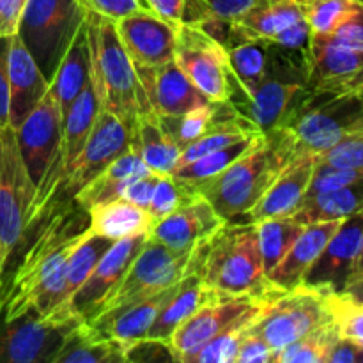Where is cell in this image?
Wrapping results in <instances>:
<instances>
[{
	"label": "cell",
	"mask_w": 363,
	"mask_h": 363,
	"mask_svg": "<svg viewBox=\"0 0 363 363\" xmlns=\"http://www.w3.org/2000/svg\"><path fill=\"white\" fill-rule=\"evenodd\" d=\"M284 126L293 131L298 152L321 155L344 135L363 130V89L307 92Z\"/></svg>",
	"instance_id": "8992f818"
},
{
	"label": "cell",
	"mask_w": 363,
	"mask_h": 363,
	"mask_svg": "<svg viewBox=\"0 0 363 363\" xmlns=\"http://www.w3.org/2000/svg\"><path fill=\"white\" fill-rule=\"evenodd\" d=\"M307 53L293 52L272 43L264 78L248 94L234 89L229 99L234 110L262 133L284 126L308 92Z\"/></svg>",
	"instance_id": "5b68a950"
},
{
	"label": "cell",
	"mask_w": 363,
	"mask_h": 363,
	"mask_svg": "<svg viewBox=\"0 0 363 363\" xmlns=\"http://www.w3.org/2000/svg\"><path fill=\"white\" fill-rule=\"evenodd\" d=\"M84 321L69 308L0 319V363H53L67 333Z\"/></svg>",
	"instance_id": "7c38bea8"
},
{
	"label": "cell",
	"mask_w": 363,
	"mask_h": 363,
	"mask_svg": "<svg viewBox=\"0 0 363 363\" xmlns=\"http://www.w3.org/2000/svg\"><path fill=\"white\" fill-rule=\"evenodd\" d=\"M308 92L363 89V52L344 48L326 35L312 34L307 53Z\"/></svg>",
	"instance_id": "ac0fdd59"
},
{
	"label": "cell",
	"mask_w": 363,
	"mask_h": 363,
	"mask_svg": "<svg viewBox=\"0 0 363 363\" xmlns=\"http://www.w3.org/2000/svg\"><path fill=\"white\" fill-rule=\"evenodd\" d=\"M362 248L363 209L342 220L314 264L308 268L303 284L339 294L357 273Z\"/></svg>",
	"instance_id": "2e32d148"
},
{
	"label": "cell",
	"mask_w": 363,
	"mask_h": 363,
	"mask_svg": "<svg viewBox=\"0 0 363 363\" xmlns=\"http://www.w3.org/2000/svg\"><path fill=\"white\" fill-rule=\"evenodd\" d=\"M91 53V82L103 110L133 126L144 110V94L137 67L128 55L116 21L87 9L85 16Z\"/></svg>",
	"instance_id": "277c9868"
},
{
	"label": "cell",
	"mask_w": 363,
	"mask_h": 363,
	"mask_svg": "<svg viewBox=\"0 0 363 363\" xmlns=\"http://www.w3.org/2000/svg\"><path fill=\"white\" fill-rule=\"evenodd\" d=\"M206 243V241H204ZM204 243L199 247L197 261L191 266L190 272L184 275V279L181 280L179 286H177L176 293L169 298L163 308L160 311L158 318L152 323L151 330H149L147 337L149 339L156 340H165L169 342L170 337H172L174 330L179 325H183L190 315H194L195 312L201 307H204L208 301H211L213 298L218 296L213 291L208 289L204 282H202L201 275V261H202V248Z\"/></svg>",
	"instance_id": "484cf974"
},
{
	"label": "cell",
	"mask_w": 363,
	"mask_h": 363,
	"mask_svg": "<svg viewBox=\"0 0 363 363\" xmlns=\"http://www.w3.org/2000/svg\"><path fill=\"white\" fill-rule=\"evenodd\" d=\"M315 169V155L300 152L280 172L272 186L262 194L247 213L248 222H261L277 216H293L307 197L312 174Z\"/></svg>",
	"instance_id": "7402d4cb"
},
{
	"label": "cell",
	"mask_w": 363,
	"mask_h": 363,
	"mask_svg": "<svg viewBox=\"0 0 363 363\" xmlns=\"http://www.w3.org/2000/svg\"><path fill=\"white\" fill-rule=\"evenodd\" d=\"M280 293L282 291L266 296H215L174 330L169 344L176 362L188 363L206 342L218 335L240 315L255 305L269 301Z\"/></svg>",
	"instance_id": "9a60e30c"
},
{
	"label": "cell",
	"mask_w": 363,
	"mask_h": 363,
	"mask_svg": "<svg viewBox=\"0 0 363 363\" xmlns=\"http://www.w3.org/2000/svg\"><path fill=\"white\" fill-rule=\"evenodd\" d=\"M158 177H160L158 174H155V172H147V174H144V176L133 177V179L128 183L123 199L133 202V204L138 206V208L147 209Z\"/></svg>",
	"instance_id": "681fc988"
},
{
	"label": "cell",
	"mask_w": 363,
	"mask_h": 363,
	"mask_svg": "<svg viewBox=\"0 0 363 363\" xmlns=\"http://www.w3.org/2000/svg\"><path fill=\"white\" fill-rule=\"evenodd\" d=\"M269 48L272 43L262 39H241L225 48L236 89L241 94H248L262 82L268 71Z\"/></svg>",
	"instance_id": "d6a6232c"
},
{
	"label": "cell",
	"mask_w": 363,
	"mask_h": 363,
	"mask_svg": "<svg viewBox=\"0 0 363 363\" xmlns=\"http://www.w3.org/2000/svg\"><path fill=\"white\" fill-rule=\"evenodd\" d=\"M133 147L140 152L145 167L158 176L174 174L183 152L151 110H142L135 121Z\"/></svg>",
	"instance_id": "f1b7e54d"
},
{
	"label": "cell",
	"mask_w": 363,
	"mask_h": 363,
	"mask_svg": "<svg viewBox=\"0 0 363 363\" xmlns=\"http://www.w3.org/2000/svg\"><path fill=\"white\" fill-rule=\"evenodd\" d=\"M53 363H124V344L98 335L84 321L67 333Z\"/></svg>",
	"instance_id": "f546056e"
},
{
	"label": "cell",
	"mask_w": 363,
	"mask_h": 363,
	"mask_svg": "<svg viewBox=\"0 0 363 363\" xmlns=\"http://www.w3.org/2000/svg\"><path fill=\"white\" fill-rule=\"evenodd\" d=\"M266 303L268 301L255 305L250 311L245 312L243 315H240L236 321H233L227 328H223L218 335L213 337L209 342H206L188 363H234L241 340L250 333L252 325L262 312V308L266 307Z\"/></svg>",
	"instance_id": "e575fe53"
},
{
	"label": "cell",
	"mask_w": 363,
	"mask_h": 363,
	"mask_svg": "<svg viewBox=\"0 0 363 363\" xmlns=\"http://www.w3.org/2000/svg\"><path fill=\"white\" fill-rule=\"evenodd\" d=\"M326 38L335 45L363 52V0H358L351 13Z\"/></svg>",
	"instance_id": "f6af8a7d"
},
{
	"label": "cell",
	"mask_w": 363,
	"mask_h": 363,
	"mask_svg": "<svg viewBox=\"0 0 363 363\" xmlns=\"http://www.w3.org/2000/svg\"><path fill=\"white\" fill-rule=\"evenodd\" d=\"M137 74L144 94V110H151L158 117L181 116L209 103L176 60L156 67H137Z\"/></svg>",
	"instance_id": "d6986e66"
},
{
	"label": "cell",
	"mask_w": 363,
	"mask_h": 363,
	"mask_svg": "<svg viewBox=\"0 0 363 363\" xmlns=\"http://www.w3.org/2000/svg\"><path fill=\"white\" fill-rule=\"evenodd\" d=\"M87 16L84 0H28L18 32L48 82Z\"/></svg>",
	"instance_id": "52a82bcc"
},
{
	"label": "cell",
	"mask_w": 363,
	"mask_h": 363,
	"mask_svg": "<svg viewBox=\"0 0 363 363\" xmlns=\"http://www.w3.org/2000/svg\"><path fill=\"white\" fill-rule=\"evenodd\" d=\"M9 45L11 38L0 35V128L9 126Z\"/></svg>",
	"instance_id": "816d5d0a"
},
{
	"label": "cell",
	"mask_w": 363,
	"mask_h": 363,
	"mask_svg": "<svg viewBox=\"0 0 363 363\" xmlns=\"http://www.w3.org/2000/svg\"><path fill=\"white\" fill-rule=\"evenodd\" d=\"M358 347L351 340L339 337L326 354V363H357Z\"/></svg>",
	"instance_id": "db71d44e"
},
{
	"label": "cell",
	"mask_w": 363,
	"mask_h": 363,
	"mask_svg": "<svg viewBox=\"0 0 363 363\" xmlns=\"http://www.w3.org/2000/svg\"><path fill=\"white\" fill-rule=\"evenodd\" d=\"M296 155L300 152L293 131L287 126L273 128L215 179L197 188V194L230 222L254 208Z\"/></svg>",
	"instance_id": "7a4b0ae2"
},
{
	"label": "cell",
	"mask_w": 363,
	"mask_h": 363,
	"mask_svg": "<svg viewBox=\"0 0 363 363\" xmlns=\"http://www.w3.org/2000/svg\"><path fill=\"white\" fill-rule=\"evenodd\" d=\"M357 275H363V248H362L360 261H358V266H357V273H354V277H357Z\"/></svg>",
	"instance_id": "9f6ffc18"
},
{
	"label": "cell",
	"mask_w": 363,
	"mask_h": 363,
	"mask_svg": "<svg viewBox=\"0 0 363 363\" xmlns=\"http://www.w3.org/2000/svg\"><path fill=\"white\" fill-rule=\"evenodd\" d=\"M197 195V191L177 181L172 174L170 176H160L158 181H156L155 191H152L151 202L147 206L152 223L165 218L167 215L174 213L177 208L190 202Z\"/></svg>",
	"instance_id": "ab89813d"
},
{
	"label": "cell",
	"mask_w": 363,
	"mask_h": 363,
	"mask_svg": "<svg viewBox=\"0 0 363 363\" xmlns=\"http://www.w3.org/2000/svg\"><path fill=\"white\" fill-rule=\"evenodd\" d=\"M358 0H303L312 34L328 35L351 13Z\"/></svg>",
	"instance_id": "60d3db41"
},
{
	"label": "cell",
	"mask_w": 363,
	"mask_h": 363,
	"mask_svg": "<svg viewBox=\"0 0 363 363\" xmlns=\"http://www.w3.org/2000/svg\"><path fill=\"white\" fill-rule=\"evenodd\" d=\"M339 337L335 321H330L277 351L273 363H326V354Z\"/></svg>",
	"instance_id": "f35d334b"
},
{
	"label": "cell",
	"mask_w": 363,
	"mask_h": 363,
	"mask_svg": "<svg viewBox=\"0 0 363 363\" xmlns=\"http://www.w3.org/2000/svg\"><path fill=\"white\" fill-rule=\"evenodd\" d=\"M69 202L39 227L38 236L25 248L13 273L0 282V319H11L27 311L48 315L64 308V268L74 248L91 234L89 215Z\"/></svg>",
	"instance_id": "6da1fadb"
},
{
	"label": "cell",
	"mask_w": 363,
	"mask_h": 363,
	"mask_svg": "<svg viewBox=\"0 0 363 363\" xmlns=\"http://www.w3.org/2000/svg\"><path fill=\"white\" fill-rule=\"evenodd\" d=\"M28 0H0V35L13 38Z\"/></svg>",
	"instance_id": "f5cc1de1"
},
{
	"label": "cell",
	"mask_w": 363,
	"mask_h": 363,
	"mask_svg": "<svg viewBox=\"0 0 363 363\" xmlns=\"http://www.w3.org/2000/svg\"><path fill=\"white\" fill-rule=\"evenodd\" d=\"M131 145H133V126L108 110H99L84 149L50 195L39 216V222H43L55 208H62L73 202L82 188L96 179L113 160L119 158Z\"/></svg>",
	"instance_id": "ba28073f"
},
{
	"label": "cell",
	"mask_w": 363,
	"mask_h": 363,
	"mask_svg": "<svg viewBox=\"0 0 363 363\" xmlns=\"http://www.w3.org/2000/svg\"><path fill=\"white\" fill-rule=\"evenodd\" d=\"M257 227L259 250L262 257V268L266 277L279 264L284 255L289 252L296 238L303 230V223L298 222L294 216H277V218H266L255 222Z\"/></svg>",
	"instance_id": "d590c367"
},
{
	"label": "cell",
	"mask_w": 363,
	"mask_h": 363,
	"mask_svg": "<svg viewBox=\"0 0 363 363\" xmlns=\"http://www.w3.org/2000/svg\"><path fill=\"white\" fill-rule=\"evenodd\" d=\"M147 236L149 234H135V236L113 241L112 247L96 262L87 280L67 301L71 312L89 321L98 312L103 301L110 296V293L119 286L124 273L128 272L133 259L144 247Z\"/></svg>",
	"instance_id": "e0dca14e"
},
{
	"label": "cell",
	"mask_w": 363,
	"mask_h": 363,
	"mask_svg": "<svg viewBox=\"0 0 363 363\" xmlns=\"http://www.w3.org/2000/svg\"><path fill=\"white\" fill-rule=\"evenodd\" d=\"M340 223L342 220H326L305 225L282 261L268 273L269 282L284 291L301 286L308 268L314 264Z\"/></svg>",
	"instance_id": "cb8c5ba5"
},
{
	"label": "cell",
	"mask_w": 363,
	"mask_h": 363,
	"mask_svg": "<svg viewBox=\"0 0 363 363\" xmlns=\"http://www.w3.org/2000/svg\"><path fill=\"white\" fill-rule=\"evenodd\" d=\"M305 20L303 0H255L238 21L230 23L227 46L241 39L272 43L284 28Z\"/></svg>",
	"instance_id": "d4e9b609"
},
{
	"label": "cell",
	"mask_w": 363,
	"mask_h": 363,
	"mask_svg": "<svg viewBox=\"0 0 363 363\" xmlns=\"http://www.w3.org/2000/svg\"><path fill=\"white\" fill-rule=\"evenodd\" d=\"M89 78H91V53H89L87 25L84 21L74 34L67 52L64 53L53 74V80L50 82V89L59 103L62 121Z\"/></svg>",
	"instance_id": "4316f807"
},
{
	"label": "cell",
	"mask_w": 363,
	"mask_h": 363,
	"mask_svg": "<svg viewBox=\"0 0 363 363\" xmlns=\"http://www.w3.org/2000/svg\"><path fill=\"white\" fill-rule=\"evenodd\" d=\"M140 6L167 23L179 27L184 20V0H138Z\"/></svg>",
	"instance_id": "f907efd6"
},
{
	"label": "cell",
	"mask_w": 363,
	"mask_h": 363,
	"mask_svg": "<svg viewBox=\"0 0 363 363\" xmlns=\"http://www.w3.org/2000/svg\"><path fill=\"white\" fill-rule=\"evenodd\" d=\"M7 69H9V126L18 130L25 117L48 92L50 82L46 80L18 34L11 38Z\"/></svg>",
	"instance_id": "603a6c76"
},
{
	"label": "cell",
	"mask_w": 363,
	"mask_h": 363,
	"mask_svg": "<svg viewBox=\"0 0 363 363\" xmlns=\"http://www.w3.org/2000/svg\"><path fill=\"white\" fill-rule=\"evenodd\" d=\"M315 163L363 172V130L344 135L332 147L315 156Z\"/></svg>",
	"instance_id": "b9f144b4"
},
{
	"label": "cell",
	"mask_w": 363,
	"mask_h": 363,
	"mask_svg": "<svg viewBox=\"0 0 363 363\" xmlns=\"http://www.w3.org/2000/svg\"><path fill=\"white\" fill-rule=\"evenodd\" d=\"M113 241L105 240V238H99L96 234H89L77 248H74L73 254L69 255L66 262V268H64V307H67V301L71 300L74 293H77L78 287L87 280V277L91 275L92 268L96 266V262L101 259V255L112 247Z\"/></svg>",
	"instance_id": "74e56055"
},
{
	"label": "cell",
	"mask_w": 363,
	"mask_h": 363,
	"mask_svg": "<svg viewBox=\"0 0 363 363\" xmlns=\"http://www.w3.org/2000/svg\"><path fill=\"white\" fill-rule=\"evenodd\" d=\"M330 291L301 286L282 291L266 303L250 333L269 344L275 353L287 344L333 321Z\"/></svg>",
	"instance_id": "9c48e42d"
},
{
	"label": "cell",
	"mask_w": 363,
	"mask_h": 363,
	"mask_svg": "<svg viewBox=\"0 0 363 363\" xmlns=\"http://www.w3.org/2000/svg\"><path fill=\"white\" fill-rule=\"evenodd\" d=\"M339 294L347 298V300L354 301V303H363V275L353 277Z\"/></svg>",
	"instance_id": "11a10c76"
},
{
	"label": "cell",
	"mask_w": 363,
	"mask_h": 363,
	"mask_svg": "<svg viewBox=\"0 0 363 363\" xmlns=\"http://www.w3.org/2000/svg\"><path fill=\"white\" fill-rule=\"evenodd\" d=\"M255 0H184V20L225 46L230 23L240 20Z\"/></svg>",
	"instance_id": "1f68e13d"
},
{
	"label": "cell",
	"mask_w": 363,
	"mask_h": 363,
	"mask_svg": "<svg viewBox=\"0 0 363 363\" xmlns=\"http://www.w3.org/2000/svg\"><path fill=\"white\" fill-rule=\"evenodd\" d=\"M117 32L135 67H156L174 60L177 28L140 9L116 21Z\"/></svg>",
	"instance_id": "ffe728a7"
},
{
	"label": "cell",
	"mask_w": 363,
	"mask_h": 363,
	"mask_svg": "<svg viewBox=\"0 0 363 363\" xmlns=\"http://www.w3.org/2000/svg\"><path fill=\"white\" fill-rule=\"evenodd\" d=\"M202 282L218 296H266L279 293L262 268L255 222H227L202 248Z\"/></svg>",
	"instance_id": "3957f363"
},
{
	"label": "cell",
	"mask_w": 363,
	"mask_h": 363,
	"mask_svg": "<svg viewBox=\"0 0 363 363\" xmlns=\"http://www.w3.org/2000/svg\"><path fill=\"white\" fill-rule=\"evenodd\" d=\"M273 358H275V350H272L269 344L259 339L257 335L248 333L238 347L234 363H273Z\"/></svg>",
	"instance_id": "7dc6e473"
},
{
	"label": "cell",
	"mask_w": 363,
	"mask_h": 363,
	"mask_svg": "<svg viewBox=\"0 0 363 363\" xmlns=\"http://www.w3.org/2000/svg\"><path fill=\"white\" fill-rule=\"evenodd\" d=\"M330 308L339 335L363 347V303H354L340 294H330Z\"/></svg>",
	"instance_id": "7bdbcfd3"
},
{
	"label": "cell",
	"mask_w": 363,
	"mask_h": 363,
	"mask_svg": "<svg viewBox=\"0 0 363 363\" xmlns=\"http://www.w3.org/2000/svg\"><path fill=\"white\" fill-rule=\"evenodd\" d=\"M227 222L229 220L220 216L202 195H197L165 218L152 223L149 238L174 250H190L215 236Z\"/></svg>",
	"instance_id": "44dd1931"
},
{
	"label": "cell",
	"mask_w": 363,
	"mask_h": 363,
	"mask_svg": "<svg viewBox=\"0 0 363 363\" xmlns=\"http://www.w3.org/2000/svg\"><path fill=\"white\" fill-rule=\"evenodd\" d=\"M360 181H363L362 170L335 169V167L319 165V163H315L311 186H308V191H307V197L308 195L339 190V188L350 186V184L360 183Z\"/></svg>",
	"instance_id": "ee69618b"
},
{
	"label": "cell",
	"mask_w": 363,
	"mask_h": 363,
	"mask_svg": "<svg viewBox=\"0 0 363 363\" xmlns=\"http://www.w3.org/2000/svg\"><path fill=\"white\" fill-rule=\"evenodd\" d=\"M225 103L227 101H209L206 105L197 106V108L188 110L181 116H167L158 117V119L167 135L183 151L184 147H188L191 142L197 140L211 128V124L218 119L220 113L225 108Z\"/></svg>",
	"instance_id": "8d00e7d4"
},
{
	"label": "cell",
	"mask_w": 363,
	"mask_h": 363,
	"mask_svg": "<svg viewBox=\"0 0 363 363\" xmlns=\"http://www.w3.org/2000/svg\"><path fill=\"white\" fill-rule=\"evenodd\" d=\"M87 9L103 14L113 21H119L137 11L144 9L138 0H84Z\"/></svg>",
	"instance_id": "c3c4849f"
},
{
	"label": "cell",
	"mask_w": 363,
	"mask_h": 363,
	"mask_svg": "<svg viewBox=\"0 0 363 363\" xmlns=\"http://www.w3.org/2000/svg\"><path fill=\"white\" fill-rule=\"evenodd\" d=\"M362 209L363 181L339 188V190L308 195L293 216L303 225H308V223L326 222V220H344Z\"/></svg>",
	"instance_id": "4dcf8cb0"
},
{
	"label": "cell",
	"mask_w": 363,
	"mask_h": 363,
	"mask_svg": "<svg viewBox=\"0 0 363 363\" xmlns=\"http://www.w3.org/2000/svg\"><path fill=\"white\" fill-rule=\"evenodd\" d=\"M34 197L35 184L25 169L14 130L0 128V280L23 241Z\"/></svg>",
	"instance_id": "30bf717a"
},
{
	"label": "cell",
	"mask_w": 363,
	"mask_h": 363,
	"mask_svg": "<svg viewBox=\"0 0 363 363\" xmlns=\"http://www.w3.org/2000/svg\"><path fill=\"white\" fill-rule=\"evenodd\" d=\"M261 135L262 133L250 135V137L233 142V144L225 145V147L216 149V151L209 152V155L202 156V158L195 160V162L188 163V165L176 169L172 176L183 184L190 186L191 190L197 191V188H201L208 181L215 179L227 167L233 165L240 156H243Z\"/></svg>",
	"instance_id": "836d02e7"
},
{
	"label": "cell",
	"mask_w": 363,
	"mask_h": 363,
	"mask_svg": "<svg viewBox=\"0 0 363 363\" xmlns=\"http://www.w3.org/2000/svg\"><path fill=\"white\" fill-rule=\"evenodd\" d=\"M62 123L59 103L52 89H48L35 108L25 117L20 128L14 130L18 149L32 183L35 184V190L57 158L62 138Z\"/></svg>",
	"instance_id": "5bb4252c"
},
{
	"label": "cell",
	"mask_w": 363,
	"mask_h": 363,
	"mask_svg": "<svg viewBox=\"0 0 363 363\" xmlns=\"http://www.w3.org/2000/svg\"><path fill=\"white\" fill-rule=\"evenodd\" d=\"M87 215L91 234L110 241H119L135 234H149L152 227V218L147 209L138 208L126 199L92 206Z\"/></svg>",
	"instance_id": "83f0119b"
},
{
	"label": "cell",
	"mask_w": 363,
	"mask_h": 363,
	"mask_svg": "<svg viewBox=\"0 0 363 363\" xmlns=\"http://www.w3.org/2000/svg\"><path fill=\"white\" fill-rule=\"evenodd\" d=\"M124 362L130 363H152V362H176L170 344L165 340L145 339L124 344Z\"/></svg>",
	"instance_id": "bcb514c9"
},
{
	"label": "cell",
	"mask_w": 363,
	"mask_h": 363,
	"mask_svg": "<svg viewBox=\"0 0 363 363\" xmlns=\"http://www.w3.org/2000/svg\"><path fill=\"white\" fill-rule=\"evenodd\" d=\"M199 247L190 250H174L147 236L119 286L110 293L94 315L117 311L124 305L179 282L197 261Z\"/></svg>",
	"instance_id": "8fae6325"
},
{
	"label": "cell",
	"mask_w": 363,
	"mask_h": 363,
	"mask_svg": "<svg viewBox=\"0 0 363 363\" xmlns=\"http://www.w3.org/2000/svg\"><path fill=\"white\" fill-rule=\"evenodd\" d=\"M357 363H363V347H358V354H357Z\"/></svg>",
	"instance_id": "6f0895ef"
},
{
	"label": "cell",
	"mask_w": 363,
	"mask_h": 363,
	"mask_svg": "<svg viewBox=\"0 0 363 363\" xmlns=\"http://www.w3.org/2000/svg\"><path fill=\"white\" fill-rule=\"evenodd\" d=\"M174 60L209 101L233 98L236 78L230 71L225 46L201 27L188 21L179 25Z\"/></svg>",
	"instance_id": "4fadbf2b"
}]
</instances>
